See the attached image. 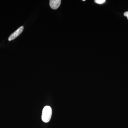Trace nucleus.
Listing matches in <instances>:
<instances>
[{
  "instance_id": "f257e3e1",
  "label": "nucleus",
  "mask_w": 128,
  "mask_h": 128,
  "mask_svg": "<svg viewBox=\"0 0 128 128\" xmlns=\"http://www.w3.org/2000/svg\"><path fill=\"white\" fill-rule=\"evenodd\" d=\"M52 115V108L50 106H46L44 108L42 112V120L44 122H48L51 119Z\"/></svg>"
},
{
  "instance_id": "f03ea898",
  "label": "nucleus",
  "mask_w": 128,
  "mask_h": 128,
  "mask_svg": "<svg viewBox=\"0 0 128 128\" xmlns=\"http://www.w3.org/2000/svg\"><path fill=\"white\" fill-rule=\"evenodd\" d=\"M24 28V27L23 26H22L18 28L17 30L10 35L8 38V40L9 41H11L19 36L23 32Z\"/></svg>"
},
{
  "instance_id": "7ed1b4c3",
  "label": "nucleus",
  "mask_w": 128,
  "mask_h": 128,
  "mask_svg": "<svg viewBox=\"0 0 128 128\" xmlns=\"http://www.w3.org/2000/svg\"><path fill=\"white\" fill-rule=\"evenodd\" d=\"M60 0H50V6L52 9H57L59 7L61 4Z\"/></svg>"
},
{
  "instance_id": "20e7f679",
  "label": "nucleus",
  "mask_w": 128,
  "mask_h": 128,
  "mask_svg": "<svg viewBox=\"0 0 128 128\" xmlns=\"http://www.w3.org/2000/svg\"><path fill=\"white\" fill-rule=\"evenodd\" d=\"M95 2L99 4H102L105 3L106 0H94Z\"/></svg>"
},
{
  "instance_id": "39448f33",
  "label": "nucleus",
  "mask_w": 128,
  "mask_h": 128,
  "mask_svg": "<svg viewBox=\"0 0 128 128\" xmlns=\"http://www.w3.org/2000/svg\"><path fill=\"white\" fill-rule=\"evenodd\" d=\"M124 16H125L127 17V18L128 20V11L125 12L124 13Z\"/></svg>"
},
{
  "instance_id": "423d86ee",
  "label": "nucleus",
  "mask_w": 128,
  "mask_h": 128,
  "mask_svg": "<svg viewBox=\"0 0 128 128\" xmlns=\"http://www.w3.org/2000/svg\"><path fill=\"white\" fill-rule=\"evenodd\" d=\"M82 1H85L86 0H83Z\"/></svg>"
}]
</instances>
